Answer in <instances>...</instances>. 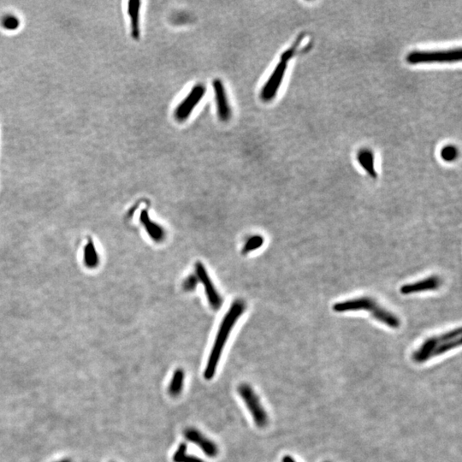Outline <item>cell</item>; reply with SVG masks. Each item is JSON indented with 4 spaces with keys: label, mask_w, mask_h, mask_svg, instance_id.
Returning <instances> with one entry per match:
<instances>
[{
    "label": "cell",
    "mask_w": 462,
    "mask_h": 462,
    "mask_svg": "<svg viewBox=\"0 0 462 462\" xmlns=\"http://www.w3.org/2000/svg\"><path fill=\"white\" fill-rule=\"evenodd\" d=\"M462 344V327H458L444 333L426 338L412 353V360L416 364L426 363L434 358L460 347Z\"/></svg>",
    "instance_id": "cell-1"
},
{
    "label": "cell",
    "mask_w": 462,
    "mask_h": 462,
    "mask_svg": "<svg viewBox=\"0 0 462 462\" xmlns=\"http://www.w3.org/2000/svg\"><path fill=\"white\" fill-rule=\"evenodd\" d=\"M332 309L335 313L338 314L365 311L368 312L376 321L391 329H398L401 326V320L396 314H393L380 305L375 299L369 296L353 298L337 302L334 304Z\"/></svg>",
    "instance_id": "cell-2"
},
{
    "label": "cell",
    "mask_w": 462,
    "mask_h": 462,
    "mask_svg": "<svg viewBox=\"0 0 462 462\" xmlns=\"http://www.w3.org/2000/svg\"><path fill=\"white\" fill-rule=\"evenodd\" d=\"M243 311H244V304L241 301H235L232 305L228 314H226L225 319L220 326V329L218 330V336L211 348L210 357L208 359L207 364L204 372V377L205 379L211 380L214 376L218 362L221 357L222 352L228 339L229 335L231 333L234 323L241 316Z\"/></svg>",
    "instance_id": "cell-3"
},
{
    "label": "cell",
    "mask_w": 462,
    "mask_h": 462,
    "mask_svg": "<svg viewBox=\"0 0 462 462\" xmlns=\"http://www.w3.org/2000/svg\"><path fill=\"white\" fill-rule=\"evenodd\" d=\"M461 60V48L438 51H413L406 56V62L410 64L458 63Z\"/></svg>",
    "instance_id": "cell-4"
},
{
    "label": "cell",
    "mask_w": 462,
    "mask_h": 462,
    "mask_svg": "<svg viewBox=\"0 0 462 462\" xmlns=\"http://www.w3.org/2000/svg\"><path fill=\"white\" fill-rule=\"evenodd\" d=\"M237 390L241 399L244 401L249 413H251L256 426L259 428H264L268 425L269 418L260 397L253 387L248 383H242L238 386Z\"/></svg>",
    "instance_id": "cell-5"
},
{
    "label": "cell",
    "mask_w": 462,
    "mask_h": 462,
    "mask_svg": "<svg viewBox=\"0 0 462 462\" xmlns=\"http://www.w3.org/2000/svg\"><path fill=\"white\" fill-rule=\"evenodd\" d=\"M287 68V62L280 60V62L277 63L273 72L271 73V76L268 78L267 82L263 87L260 93L261 99L265 102H269L275 99L283 83Z\"/></svg>",
    "instance_id": "cell-6"
},
{
    "label": "cell",
    "mask_w": 462,
    "mask_h": 462,
    "mask_svg": "<svg viewBox=\"0 0 462 462\" xmlns=\"http://www.w3.org/2000/svg\"><path fill=\"white\" fill-rule=\"evenodd\" d=\"M205 91L206 88L202 84H197L192 88L188 96L176 107L175 116L178 121L182 122L188 118L194 108L205 95Z\"/></svg>",
    "instance_id": "cell-7"
},
{
    "label": "cell",
    "mask_w": 462,
    "mask_h": 462,
    "mask_svg": "<svg viewBox=\"0 0 462 462\" xmlns=\"http://www.w3.org/2000/svg\"><path fill=\"white\" fill-rule=\"evenodd\" d=\"M184 436L188 442L198 446L205 456L208 457H216L218 455V447L212 440L208 438L202 434L198 429L190 427L185 430Z\"/></svg>",
    "instance_id": "cell-8"
},
{
    "label": "cell",
    "mask_w": 462,
    "mask_h": 462,
    "mask_svg": "<svg viewBox=\"0 0 462 462\" xmlns=\"http://www.w3.org/2000/svg\"><path fill=\"white\" fill-rule=\"evenodd\" d=\"M441 277L433 275L412 284H406L400 288V292L403 295L419 294L423 292L437 290L442 286Z\"/></svg>",
    "instance_id": "cell-9"
},
{
    "label": "cell",
    "mask_w": 462,
    "mask_h": 462,
    "mask_svg": "<svg viewBox=\"0 0 462 462\" xmlns=\"http://www.w3.org/2000/svg\"><path fill=\"white\" fill-rule=\"evenodd\" d=\"M214 88L215 97L217 100L218 114L222 122H227L231 116V107L229 106L228 100L226 97L225 86L221 80L215 79L212 83Z\"/></svg>",
    "instance_id": "cell-10"
},
{
    "label": "cell",
    "mask_w": 462,
    "mask_h": 462,
    "mask_svg": "<svg viewBox=\"0 0 462 462\" xmlns=\"http://www.w3.org/2000/svg\"><path fill=\"white\" fill-rule=\"evenodd\" d=\"M196 272L200 280L205 286V292H206L208 300L211 307H214L215 309H218L221 306V297L219 296L218 292L215 289L214 286L211 283L207 272L205 271V266L200 262L196 264Z\"/></svg>",
    "instance_id": "cell-11"
},
{
    "label": "cell",
    "mask_w": 462,
    "mask_h": 462,
    "mask_svg": "<svg viewBox=\"0 0 462 462\" xmlns=\"http://www.w3.org/2000/svg\"><path fill=\"white\" fill-rule=\"evenodd\" d=\"M356 159L360 167L363 169L372 178H376L377 173L375 168V156L371 149H360L357 153Z\"/></svg>",
    "instance_id": "cell-12"
},
{
    "label": "cell",
    "mask_w": 462,
    "mask_h": 462,
    "mask_svg": "<svg viewBox=\"0 0 462 462\" xmlns=\"http://www.w3.org/2000/svg\"><path fill=\"white\" fill-rule=\"evenodd\" d=\"M141 5H142V2L138 1V0L129 1L128 12H129V17H130L131 35H132L133 39H135V40H138L140 35H141L140 23H139Z\"/></svg>",
    "instance_id": "cell-13"
},
{
    "label": "cell",
    "mask_w": 462,
    "mask_h": 462,
    "mask_svg": "<svg viewBox=\"0 0 462 462\" xmlns=\"http://www.w3.org/2000/svg\"><path fill=\"white\" fill-rule=\"evenodd\" d=\"M185 373L182 369L175 370L172 375L171 383L169 385V394L173 397L178 396L183 390L184 386Z\"/></svg>",
    "instance_id": "cell-14"
},
{
    "label": "cell",
    "mask_w": 462,
    "mask_h": 462,
    "mask_svg": "<svg viewBox=\"0 0 462 462\" xmlns=\"http://www.w3.org/2000/svg\"><path fill=\"white\" fill-rule=\"evenodd\" d=\"M141 219H142V224L145 225V230L148 232L150 236L152 239H154V241H162V239L164 238V235H165V232L163 231V229L159 227V225H156L150 220L148 214L145 210L142 211Z\"/></svg>",
    "instance_id": "cell-15"
},
{
    "label": "cell",
    "mask_w": 462,
    "mask_h": 462,
    "mask_svg": "<svg viewBox=\"0 0 462 462\" xmlns=\"http://www.w3.org/2000/svg\"><path fill=\"white\" fill-rule=\"evenodd\" d=\"M188 446L185 442L180 443L174 455L172 456L173 462H205L198 456L188 455Z\"/></svg>",
    "instance_id": "cell-16"
},
{
    "label": "cell",
    "mask_w": 462,
    "mask_h": 462,
    "mask_svg": "<svg viewBox=\"0 0 462 462\" xmlns=\"http://www.w3.org/2000/svg\"><path fill=\"white\" fill-rule=\"evenodd\" d=\"M440 156H441V159L445 162L455 161L458 157V149L456 148L455 145H445L441 150Z\"/></svg>",
    "instance_id": "cell-17"
},
{
    "label": "cell",
    "mask_w": 462,
    "mask_h": 462,
    "mask_svg": "<svg viewBox=\"0 0 462 462\" xmlns=\"http://www.w3.org/2000/svg\"><path fill=\"white\" fill-rule=\"evenodd\" d=\"M263 243H264V239L260 235H256V236L250 238L247 242L246 246H245L244 253L254 251L255 249L260 248Z\"/></svg>",
    "instance_id": "cell-18"
},
{
    "label": "cell",
    "mask_w": 462,
    "mask_h": 462,
    "mask_svg": "<svg viewBox=\"0 0 462 462\" xmlns=\"http://www.w3.org/2000/svg\"><path fill=\"white\" fill-rule=\"evenodd\" d=\"M1 24L6 29H16L17 27L19 26V20H18V18L14 17V16L7 15V16L2 18Z\"/></svg>",
    "instance_id": "cell-19"
},
{
    "label": "cell",
    "mask_w": 462,
    "mask_h": 462,
    "mask_svg": "<svg viewBox=\"0 0 462 462\" xmlns=\"http://www.w3.org/2000/svg\"><path fill=\"white\" fill-rule=\"evenodd\" d=\"M184 286L185 289H188V290H191V289H195V286H196V280H195V277H188V279L185 281Z\"/></svg>",
    "instance_id": "cell-20"
},
{
    "label": "cell",
    "mask_w": 462,
    "mask_h": 462,
    "mask_svg": "<svg viewBox=\"0 0 462 462\" xmlns=\"http://www.w3.org/2000/svg\"><path fill=\"white\" fill-rule=\"evenodd\" d=\"M281 462H297L295 460H294L293 456H289V455H286L284 456L283 458H282V461Z\"/></svg>",
    "instance_id": "cell-21"
},
{
    "label": "cell",
    "mask_w": 462,
    "mask_h": 462,
    "mask_svg": "<svg viewBox=\"0 0 462 462\" xmlns=\"http://www.w3.org/2000/svg\"><path fill=\"white\" fill-rule=\"evenodd\" d=\"M71 462V461H70V460L69 459H63V460H61V461H59V462Z\"/></svg>",
    "instance_id": "cell-22"
},
{
    "label": "cell",
    "mask_w": 462,
    "mask_h": 462,
    "mask_svg": "<svg viewBox=\"0 0 462 462\" xmlns=\"http://www.w3.org/2000/svg\"></svg>",
    "instance_id": "cell-23"
}]
</instances>
